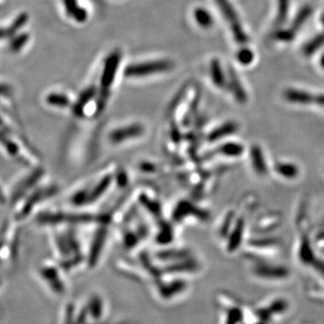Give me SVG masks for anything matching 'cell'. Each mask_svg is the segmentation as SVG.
Segmentation results:
<instances>
[{"mask_svg": "<svg viewBox=\"0 0 324 324\" xmlns=\"http://www.w3.org/2000/svg\"><path fill=\"white\" fill-rule=\"evenodd\" d=\"M63 4L67 14L78 23H84L88 19V12L79 5L78 0H63Z\"/></svg>", "mask_w": 324, "mask_h": 324, "instance_id": "cell-17", "label": "cell"}, {"mask_svg": "<svg viewBox=\"0 0 324 324\" xmlns=\"http://www.w3.org/2000/svg\"><path fill=\"white\" fill-rule=\"evenodd\" d=\"M148 127L139 120H126L111 125L105 132L106 142L113 148H121L135 143L144 138Z\"/></svg>", "mask_w": 324, "mask_h": 324, "instance_id": "cell-1", "label": "cell"}, {"mask_svg": "<svg viewBox=\"0 0 324 324\" xmlns=\"http://www.w3.org/2000/svg\"><path fill=\"white\" fill-rule=\"evenodd\" d=\"M228 88L231 91L232 95L239 102V104H245L248 100L247 93L243 89V86L240 83L239 77L235 73L233 69H229V82H228Z\"/></svg>", "mask_w": 324, "mask_h": 324, "instance_id": "cell-14", "label": "cell"}, {"mask_svg": "<svg viewBox=\"0 0 324 324\" xmlns=\"http://www.w3.org/2000/svg\"><path fill=\"white\" fill-rule=\"evenodd\" d=\"M215 1L219 6V9L225 16V19L228 22L235 41L239 45H246L249 42V37L243 30L239 16L234 10L233 6L230 3L229 0H215Z\"/></svg>", "mask_w": 324, "mask_h": 324, "instance_id": "cell-7", "label": "cell"}, {"mask_svg": "<svg viewBox=\"0 0 324 324\" xmlns=\"http://www.w3.org/2000/svg\"><path fill=\"white\" fill-rule=\"evenodd\" d=\"M289 309V304L284 298H275L258 307L248 305L246 324H276Z\"/></svg>", "mask_w": 324, "mask_h": 324, "instance_id": "cell-4", "label": "cell"}, {"mask_svg": "<svg viewBox=\"0 0 324 324\" xmlns=\"http://www.w3.org/2000/svg\"><path fill=\"white\" fill-rule=\"evenodd\" d=\"M324 45V32L323 34L315 36L312 40L310 41L309 43H307L306 45H304V55L306 56H310V55L314 54V52L317 50H319L322 46Z\"/></svg>", "mask_w": 324, "mask_h": 324, "instance_id": "cell-23", "label": "cell"}, {"mask_svg": "<svg viewBox=\"0 0 324 324\" xmlns=\"http://www.w3.org/2000/svg\"><path fill=\"white\" fill-rule=\"evenodd\" d=\"M37 276L45 289L55 297L63 296L69 290V276L55 259L43 261L37 269Z\"/></svg>", "mask_w": 324, "mask_h": 324, "instance_id": "cell-3", "label": "cell"}, {"mask_svg": "<svg viewBox=\"0 0 324 324\" xmlns=\"http://www.w3.org/2000/svg\"><path fill=\"white\" fill-rule=\"evenodd\" d=\"M278 15L275 20V25L279 27L284 25L289 11L290 0H278Z\"/></svg>", "mask_w": 324, "mask_h": 324, "instance_id": "cell-22", "label": "cell"}, {"mask_svg": "<svg viewBox=\"0 0 324 324\" xmlns=\"http://www.w3.org/2000/svg\"><path fill=\"white\" fill-rule=\"evenodd\" d=\"M238 129V125L235 122H227L224 125H220L214 131H212L207 136V140L211 142H215L222 140L229 135H233Z\"/></svg>", "mask_w": 324, "mask_h": 324, "instance_id": "cell-15", "label": "cell"}, {"mask_svg": "<svg viewBox=\"0 0 324 324\" xmlns=\"http://www.w3.org/2000/svg\"><path fill=\"white\" fill-rule=\"evenodd\" d=\"M324 109V95H318L314 96V103Z\"/></svg>", "mask_w": 324, "mask_h": 324, "instance_id": "cell-26", "label": "cell"}, {"mask_svg": "<svg viewBox=\"0 0 324 324\" xmlns=\"http://www.w3.org/2000/svg\"><path fill=\"white\" fill-rule=\"evenodd\" d=\"M252 273L260 279L284 280L289 277V270L280 265L256 263L252 268Z\"/></svg>", "mask_w": 324, "mask_h": 324, "instance_id": "cell-8", "label": "cell"}, {"mask_svg": "<svg viewBox=\"0 0 324 324\" xmlns=\"http://www.w3.org/2000/svg\"><path fill=\"white\" fill-rule=\"evenodd\" d=\"M314 96L309 92L304 90L288 89L284 93V99L291 104L300 105H307L314 104Z\"/></svg>", "mask_w": 324, "mask_h": 324, "instance_id": "cell-11", "label": "cell"}, {"mask_svg": "<svg viewBox=\"0 0 324 324\" xmlns=\"http://www.w3.org/2000/svg\"><path fill=\"white\" fill-rule=\"evenodd\" d=\"M237 60L240 64L249 65L254 60V53L249 48H242L237 53Z\"/></svg>", "mask_w": 324, "mask_h": 324, "instance_id": "cell-25", "label": "cell"}, {"mask_svg": "<svg viewBox=\"0 0 324 324\" xmlns=\"http://www.w3.org/2000/svg\"><path fill=\"white\" fill-rule=\"evenodd\" d=\"M121 59H122L121 51L119 50H115L113 52H111L105 60L103 72L101 75V80H100L98 95L96 99L100 114H102V112L105 109L107 101L109 99L110 93H111L110 90L115 82V76L117 73V70L119 69Z\"/></svg>", "mask_w": 324, "mask_h": 324, "instance_id": "cell-5", "label": "cell"}, {"mask_svg": "<svg viewBox=\"0 0 324 324\" xmlns=\"http://www.w3.org/2000/svg\"><path fill=\"white\" fill-rule=\"evenodd\" d=\"M276 173L285 180H294L300 174L297 165L289 161H278L274 166Z\"/></svg>", "mask_w": 324, "mask_h": 324, "instance_id": "cell-16", "label": "cell"}, {"mask_svg": "<svg viewBox=\"0 0 324 324\" xmlns=\"http://www.w3.org/2000/svg\"><path fill=\"white\" fill-rule=\"evenodd\" d=\"M28 19H29V16L26 13H22L18 15L10 25H8L7 27H5L1 30L2 39L15 37L16 34L18 33V31L26 25Z\"/></svg>", "mask_w": 324, "mask_h": 324, "instance_id": "cell-19", "label": "cell"}, {"mask_svg": "<svg viewBox=\"0 0 324 324\" xmlns=\"http://www.w3.org/2000/svg\"><path fill=\"white\" fill-rule=\"evenodd\" d=\"M29 38H30V36L26 33L15 35V37H13L11 40L10 45H9L10 50L13 52H18L19 50H22L25 47L27 42L29 41Z\"/></svg>", "mask_w": 324, "mask_h": 324, "instance_id": "cell-24", "label": "cell"}, {"mask_svg": "<svg viewBox=\"0 0 324 324\" xmlns=\"http://www.w3.org/2000/svg\"><path fill=\"white\" fill-rule=\"evenodd\" d=\"M174 63L169 60H151L137 64L127 66L125 70V76L127 78H141L155 75L171 70Z\"/></svg>", "mask_w": 324, "mask_h": 324, "instance_id": "cell-6", "label": "cell"}, {"mask_svg": "<svg viewBox=\"0 0 324 324\" xmlns=\"http://www.w3.org/2000/svg\"><path fill=\"white\" fill-rule=\"evenodd\" d=\"M249 159L251 167L253 168L256 174L264 177L268 174V164L265 160L263 151L258 145H254L249 150Z\"/></svg>", "mask_w": 324, "mask_h": 324, "instance_id": "cell-10", "label": "cell"}, {"mask_svg": "<svg viewBox=\"0 0 324 324\" xmlns=\"http://www.w3.org/2000/svg\"><path fill=\"white\" fill-rule=\"evenodd\" d=\"M46 105L55 109L72 111L74 102H72L70 97L66 94L60 92H51L45 97Z\"/></svg>", "mask_w": 324, "mask_h": 324, "instance_id": "cell-13", "label": "cell"}, {"mask_svg": "<svg viewBox=\"0 0 324 324\" xmlns=\"http://www.w3.org/2000/svg\"><path fill=\"white\" fill-rule=\"evenodd\" d=\"M320 63H321V66H322V68L323 69H324V54L322 56V58H321V60H320Z\"/></svg>", "mask_w": 324, "mask_h": 324, "instance_id": "cell-27", "label": "cell"}, {"mask_svg": "<svg viewBox=\"0 0 324 324\" xmlns=\"http://www.w3.org/2000/svg\"><path fill=\"white\" fill-rule=\"evenodd\" d=\"M322 23H323V25H324V14L323 15V16H322Z\"/></svg>", "mask_w": 324, "mask_h": 324, "instance_id": "cell-28", "label": "cell"}, {"mask_svg": "<svg viewBox=\"0 0 324 324\" xmlns=\"http://www.w3.org/2000/svg\"><path fill=\"white\" fill-rule=\"evenodd\" d=\"M244 146L241 143L237 141H227L224 144L220 145L216 152L228 158H238L244 153Z\"/></svg>", "mask_w": 324, "mask_h": 324, "instance_id": "cell-20", "label": "cell"}, {"mask_svg": "<svg viewBox=\"0 0 324 324\" xmlns=\"http://www.w3.org/2000/svg\"><path fill=\"white\" fill-rule=\"evenodd\" d=\"M210 76L213 83L218 89H225L228 86V81L226 80L225 73L222 69L219 60L214 59L210 64Z\"/></svg>", "mask_w": 324, "mask_h": 324, "instance_id": "cell-18", "label": "cell"}, {"mask_svg": "<svg viewBox=\"0 0 324 324\" xmlns=\"http://www.w3.org/2000/svg\"><path fill=\"white\" fill-rule=\"evenodd\" d=\"M244 221L242 218H239L235 223L232 229L231 230L228 242H227V250L231 253L234 252L236 249H239V246L241 244L244 234Z\"/></svg>", "mask_w": 324, "mask_h": 324, "instance_id": "cell-12", "label": "cell"}, {"mask_svg": "<svg viewBox=\"0 0 324 324\" xmlns=\"http://www.w3.org/2000/svg\"><path fill=\"white\" fill-rule=\"evenodd\" d=\"M150 292L161 304H172L189 289V282L183 276L161 275L150 283Z\"/></svg>", "mask_w": 324, "mask_h": 324, "instance_id": "cell-2", "label": "cell"}, {"mask_svg": "<svg viewBox=\"0 0 324 324\" xmlns=\"http://www.w3.org/2000/svg\"><path fill=\"white\" fill-rule=\"evenodd\" d=\"M311 14H312V7L308 5L304 6L303 9L300 10L299 13L296 15V17L294 18V22L292 23L289 29L278 31L275 34V39L281 41V42H290V41L293 40L296 33L299 31L302 25L305 23V21L309 18Z\"/></svg>", "mask_w": 324, "mask_h": 324, "instance_id": "cell-9", "label": "cell"}, {"mask_svg": "<svg viewBox=\"0 0 324 324\" xmlns=\"http://www.w3.org/2000/svg\"><path fill=\"white\" fill-rule=\"evenodd\" d=\"M194 19L203 28H209L214 25V18L210 12L203 7H198L194 11Z\"/></svg>", "mask_w": 324, "mask_h": 324, "instance_id": "cell-21", "label": "cell"}]
</instances>
